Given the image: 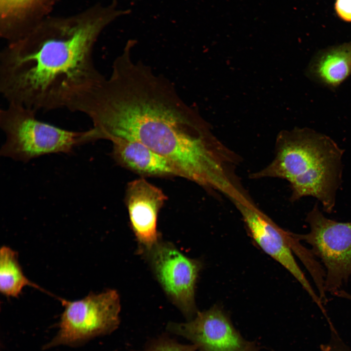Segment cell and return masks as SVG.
Wrapping results in <instances>:
<instances>
[{
    "instance_id": "obj_1",
    "label": "cell",
    "mask_w": 351,
    "mask_h": 351,
    "mask_svg": "<svg viewBox=\"0 0 351 351\" xmlns=\"http://www.w3.org/2000/svg\"><path fill=\"white\" fill-rule=\"evenodd\" d=\"M122 12L97 8L71 17L43 20L0 54V91L8 103L35 112L76 104L105 78L94 48L103 29Z\"/></svg>"
},
{
    "instance_id": "obj_2",
    "label": "cell",
    "mask_w": 351,
    "mask_h": 351,
    "mask_svg": "<svg viewBox=\"0 0 351 351\" xmlns=\"http://www.w3.org/2000/svg\"><path fill=\"white\" fill-rule=\"evenodd\" d=\"M344 151L329 136L307 128L285 131L277 137L274 157L253 179L278 178L290 183V200L311 196L331 213L342 181Z\"/></svg>"
},
{
    "instance_id": "obj_3",
    "label": "cell",
    "mask_w": 351,
    "mask_h": 351,
    "mask_svg": "<svg viewBox=\"0 0 351 351\" xmlns=\"http://www.w3.org/2000/svg\"><path fill=\"white\" fill-rule=\"evenodd\" d=\"M36 113L14 103L0 110V126L6 137L1 156L27 162L45 155L70 154L78 145L92 141L90 129H64L39 120Z\"/></svg>"
},
{
    "instance_id": "obj_4",
    "label": "cell",
    "mask_w": 351,
    "mask_h": 351,
    "mask_svg": "<svg viewBox=\"0 0 351 351\" xmlns=\"http://www.w3.org/2000/svg\"><path fill=\"white\" fill-rule=\"evenodd\" d=\"M310 227L304 234H292L312 247L326 269L324 288L334 294L351 275V222H342L323 215L316 203L307 215Z\"/></svg>"
},
{
    "instance_id": "obj_5",
    "label": "cell",
    "mask_w": 351,
    "mask_h": 351,
    "mask_svg": "<svg viewBox=\"0 0 351 351\" xmlns=\"http://www.w3.org/2000/svg\"><path fill=\"white\" fill-rule=\"evenodd\" d=\"M59 330L49 346L71 344L113 332L119 323L120 298L108 289L75 301L61 300Z\"/></svg>"
},
{
    "instance_id": "obj_6",
    "label": "cell",
    "mask_w": 351,
    "mask_h": 351,
    "mask_svg": "<svg viewBox=\"0 0 351 351\" xmlns=\"http://www.w3.org/2000/svg\"><path fill=\"white\" fill-rule=\"evenodd\" d=\"M172 302L188 317L196 312L195 289L202 264L182 253L172 243L160 240L141 253Z\"/></svg>"
},
{
    "instance_id": "obj_7",
    "label": "cell",
    "mask_w": 351,
    "mask_h": 351,
    "mask_svg": "<svg viewBox=\"0 0 351 351\" xmlns=\"http://www.w3.org/2000/svg\"><path fill=\"white\" fill-rule=\"evenodd\" d=\"M259 246L279 262L300 283L320 310L324 309L323 301L316 293L298 266L292 251L299 241L292 233L276 225L254 204L234 203Z\"/></svg>"
},
{
    "instance_id": "obj_8",
    "label": "cell",
    "mask_w": 351,
    "mask_h": 351,
    "mask_svg": "<svg viewBox=\"0 0 351 351\" xmlns=\"http://www.w3.org/2000/svg\"><path fill=\"white\" fill-rule=\"evenodd\" d=\"M168 328L203 351H239L249 343L218 305L198 312L194 319L187 322L170 323Z\"/></svg>"
},
{
    "instance_id": "obj_9",
    "label": "cell",
    "mask_w": 351,
    "mask_h": 351,
    "mask_svg": "<svg viewBox=\"0 0 351 351\" xmlns=\"http://www.w3.org/2000/svg\"><path fill=\"white\" fill-rule=\"evenodd\" d=\"M167 200L159 188L143 177L127 184L125 203L139 253L150 249L160 240L157 229L158 215Z\"/></svg>"
},
{
    "instance_id": "obj_10",
    "label": "cell",
    "mask_w": 351,
    "mask_h": 351,
    "mask_svg": "<svg viewBox=\"0 0 351 351\" xmlns=\"http://www.w3.org/2000/svg\"><path fill=\"white\" fill-rule=\"evenodd\" d=\"M110 141L112 156L121 167L143 177H180L169 161L141 142L124 138Z\"/></svg>"
},
{
    "instance_id": "obj_11",
    "label": "cell",
    "mask_w": 351,
    "mask_h": 351,
    "mask_svg": "<svg viewBox=\"0 0 351 351\" xmlns=\"http://www.w3.org/2000/svg\"><path fill=\"white\" fill-rule=\"evenodd\" d=\"M54 0H0V33L8 42L24 36L40 21Z\"/></svg>"
},
{
    "instance_id": "obj_12",
    "label": "cell",
    "mask_w": 351,
    "mask_h": 351,
    "mask_svg": "<svg viewBox=\"0 0 351 351\" xmlns=\"http://www.w3.org/2000/svg\"><path fill=\"white\" fill-rule=\"evenodd\" d=\"M310 79L334 90L351 75V41L319 51L307 70Z\"/></svg>"
},
{
    "instance_id": "obj_13",
    "label": "cell",
    "mask_w": 351,
    "mask_h": 351,
    "mask_svg": "<svg viewBox=\"0 0 351 351\" xmlns=\"http://www.w3.org/2000/svg\"><path fill=\"white\" fill-rule=\"evenodd\" d=\"M39 287L24 275L16 251L7 246L0 249V291L7 297H17L26 286Z\"/></svg>"
},
{
    "instance_id": "obj_14",
    "label": "cell",
    "mask_w": 351,
    "mask_h": 351,
    "mask_svg": "<svg viewBox=\"0 0 351 351\" xmlns=\"http://www.w3.org/2000/svg\"><path fill=\"white\" fill-rule=\"evenodd\" d=\"M331 336L328 343L323 345L322 351H350L335 329L334 326L330 327Z\"/></svg>"
},
{
    "instance_id": "obj_15",
    "label": "cell",
    "mask_w": 351,
    "mask_h": 351,
    "mask_svg": "<svg viewBox=\"0 0 351 351\" xmlns=\"http://www.w3.org/2000/svg\"><path fill=\"white\" fill-rule=\"evenodd\" d=\"M196 347L184 346L172 341L159 342L144 351H195Z\"/></svg>"
},
{
    "instance_id": "obj_16",
    "label": "cell",
    "mask_w": 351,
    "mask_h": 351,
    "mask_svg": "<svg viewBox=\"0 0 351 351\" xmlns=\"http://www.w3.org/2000/svg\"><path fill=\"white\" fill-rule=\"evenodd\" d=\"M334 8L336 15L340 19L351 22V0H336Z\"/></svg>"
},
{
    "instance_id": "obj_17",
    "label": "cell",
    "mask_w": 351,
    "mask_h": 351,
    "mask_svg": "<svg viewBox=\"0 0 351 351\" xmlns=\"http://www.w3.org/2000/svg\"><path fill=\"white\" fill-rule=\"evenodd\" d=\"M337 296L347 299L351 301V293L343 290H340L335 294Z\"/></svg>"
},
{
    "instance_id": "obj_18",
    "label": "cell",
    "mask_w": 351,
    "mask_h": 351,
    "mask_svg": "<svg viewBox=\"0 0 351 351\" xmlns=\"http://www.w3.org/2000/svg\"><path fill=\"white\" fill-rule=\"evenodd\" d=\"M200 351H203L200 350ZM239 351H258V350L257 347L254 343L249 342L246 347Z\"/></svg>"
}]
</instances>
